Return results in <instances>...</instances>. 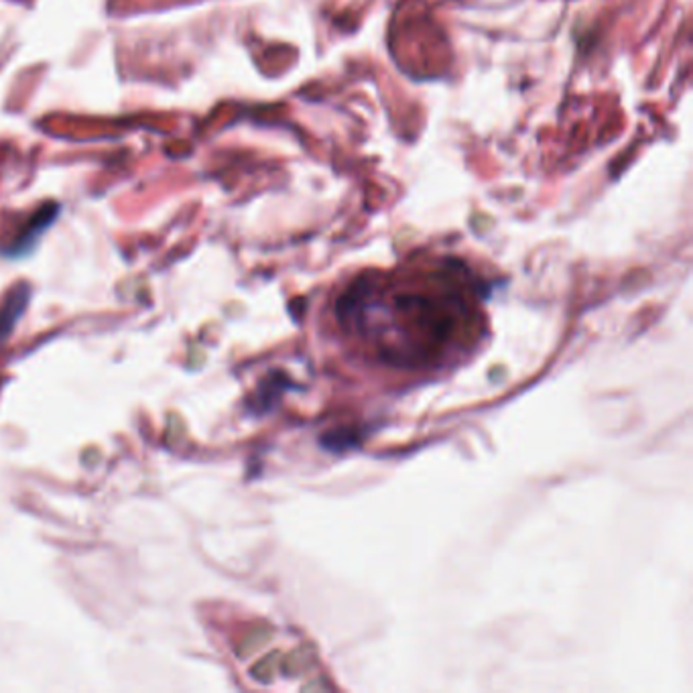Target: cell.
Instances as JSON below:
<instances>
[{"label": "cell", "mask_w": 693, "mask_h": 693, "mask_svg": "<svg viewBox=\"0 0 693 693\" xmlns=\"http://www.w3.org/2000/svg\"><path fill=\"white\" fill-rule=\"evenodd\" d=\"M338 322L348 330L376 334L378 356L394 367H427L466 342L472 330L474 309L468 291L453 273H439L421 289L391 293L380 303L370 279L350 285L335 303Z\"/></svg>", "instance_id": "cell-1"}, {"label": "cell", "mask_w": 693, "mask_h": 693, "mask_svg": "<svg viewBox=\"0 0 693 693\" xmlns=\"http://www.w3.org/2000/svg\"><path fill=\"white\" fill-rule=\"evenodd\" d=\"M27 303H29V289L25 285L14 287L11 293L6 295L3 308H0V342L9 338L13 327L17 325L19 317L22 316V311H25Z\"/></svg>", "instance_id": "cell-2"}, {"label": "cell", "mask_w": 693, "mask_h": 693, "mask_svg": "<svg viewBox=\"0 0 693 693\" xmlns=\"http://www.w3.org/2000/svg\"><path fill=\"white\" fill-rule=\"evenodd\" d=\"M322 444L330 452H344V450H350V447H354L358 444V434L350 427L335 429V431H330V434L322 439Z\"/></svg>", "instance_id": "cell-3"}]
</instances>
